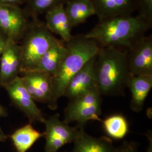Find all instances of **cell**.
Returning <instances> with one entry per match:
<instances>
[{"instance_id": "6", "label": "cell", "mask_w": 152, "mask_h": 152, "mask_svg": "<svg viewBox=\"0 0 152 152\" xmlns=\"http://www.w3.org/2000/svg\"><path fill=\"white\" fill-rule=\"evenodd\" d=\"M45 131L43 132L46 140L45 152H58L66 144L73 143L77 136L80 127H72L64 121L60 120V115L54 114L44 120Z\"/></svg>"}, {"instance_id": "10", "label": "cell", "mask_w": 152, "mask_h": 152, "mask_svg": "<svg viewBox=\"0 0 152 152\" xmlns=\"http://www.w3.org/2000/svg\"><path fill=\"white\" fill-rule=\"evenodd\" d=\"M20 45L7 39L0 56V86L4 87L19 76L22 72Z\"/></svg>"}, {"instance_id": "29", "label": "cell", "mask_w": 152, "mask_h": 152, "mask_svg": "<svg viewBox=\"0 0 152 152\" xmlns=\"http://www.w3.org/2000/svg\"></svg>"}, {"instance_id": "12", "label": "cell", "mask_w": 152, "mask_h": 152, "mask_svg": "<svg viewBox=\"0 0 152 152\" xmlns=\"http://www.w3.org/2000/svg\"><path fill=\"white\" fill-rule=\"evenodd\" d=\"M20 76L24 86L36 102L48 104L51 96L52 76L37 71H29Z\"/></svg>"}, {"instance_id": "21", "label": "cell", "mask_w": 152, "mask_h": 152, "mask_svg": "<svg viewBox=\"0 0 152 152\" xmlns=\"http://www.w3.org/2000/svg\"><path fill=\"white\" fill-rule=\"evenodd\" d=\"M69 0H28L23 10L26 15L32 19L38 18L39 15L46 12L56 6L65 5Z\"/></svg>"}, {"instance_id": "7", "label": "cell", "mask_w": 152, "mask_h": 152, "mask_svg": "<svg viewBox=\"0 0 152 152\" xmlns=\"http://www.w3.org/2000/svg\"><path fill=\"white\" fill-rule=\"evenodd\" d=\"M30 22L19 6L0 4V31L7 39L16 42L22 40Z\"/></svg>"}, {"instance_id": "24", "label": "cell", "mask_w": 152, "mask_h": 152, "mask_svg": "<svg viewBox=\"0 0 152 152\" xmlns=\"http://www.w3.org/2000/svg\"><path fill=\"white\" fill-rule=\"evenodd\" d=\"M28 0H0V4L19 6L27 3Z\"/></svg>"}, {"instance_id": "26", "label": "cell", "mask_w": 152, "mask_h": 152, "mask_svg": "<svg viewBox=\"0 0 152 152\" xmlns=\"http://www.w3.org/2000/svg\"><path fill=\"white\" fill-rule=\"evenodd\" d=\"M147 137L149 141V144H148V147L147 148V152H152V132L151 131H149L148 132L147 134Z\"/></svg>"}, {"instance_id": "3", "label": "cell", "mask_w": 152, "mask_h": 152, "mask_svg": "<svg viewBox=\"0 0 152 152\" xmlns=\"http://www.w3.org/2000/svg\"><path fill=\"white\" fill-rule=\"evenodd\" d=\"M96 85L102 96H124L131 73L126 51L100 47L94 64Z\"/></svg>"}, {"instance_id": "18", "label": "cell", "mask_w": 152, "mask_h": 152, "mask_svg": "<svg viewBox=\"0 0 152 152\" xmlns=\"http://www.w3.org/2000/svg\"><path fill=\"white\" fill-rule=\"evenodd\" d=\"M64 7L73 27L79 26L88 18L95 15L90 0H69Z\"/></svg>"}, {"instance_id": "23", "label": "cell", "mask_w": 152, "mask_h": 152, "mask_svg": "<svg viewBox=\"0 0 152 152\" xmlns=\"http://www.w3.org/2000/svg\"><path fill=\"white\" fill-rule=\"evenodd\" d=\"M115 152H139L138 147L134 141H125L120 147L116 148Z\"/></svg>"}, {"instance_id": "1", "label": "cell", "mask_w": 152, "mask_h": 152, "mask_svg": "<svg viewBox=\"0 0 152 152\" xmlns=\"http://www.w3.org/2000/svg\"><path fill=\"white\" fill-rule=\"evenodd\" d=\"M152 27V22L137 15L115 16L99 20L90 32L85 34L100 47H113L127 50Z\"/></svg>"}, {"instance_id": "13", "label": "cell", "mask_w": 152, "mask_h": 152, "mask_svg": "<svg viewBox=\"0 0 152 152\" xmlns=\"http://www.w3.org/2000/svg\"><path fill=\"white\" fill-rule=\"evenodd\" d=\"M99 20L129 16L137 10L138 0H90Z\"/></svg>"}, {"instance_id": "27", "label": "cell", "mask_w": 152, "mask_h": 152, "mask_svg": "<svg viewBox=\"0 0 152 152\" xmlns=\"http://www.w3.org/2000/svg\"><path fill=\"white\" fill-rule=\"evenodd\" d=\"M8 137L9 136L7 135L4 132V131L1 129V128L0 127V142L5 141L7 139Z\"/></svg>"}, {"instance_id": "9", "label": "cell", "mask_w": 152, "mask_h": 152, "mask_svg": "<svg viewBox=\"0 0 152 152\" xmlns=\"http://www.w3.org/2000/svg\"><path fill=\"white\" fill-rule=\"evenodd\" d=\"M131 75H152V36H144L125 50Z\"/></svg>"}, {"instance_id": "11", "label": "cell", "mask_w": 152, "mask_h": 152, "mask_svg": "<svg viewBox=\"0 0 152 152\" xmlns=\"http://www.w3.org/2000/svg\"><path fill=\"white\" fill-rule=\"evenodd\" d=\"M96 57V55L87 61L81 69L73 76L65 87L63 96L71 100L97 86L94 71Z\"/></svg>"}, {"instance_id": "2", "label": "cell", "mask_w": 152, "mask_h": 152, "mask_svg": "<svg viewBox=\"0 0 152 152\" xmlns=\"http://www.w3.org/2000/svg\"><path fill=\"white\" fill-rule=\"evenodd\" d=\"M66 45V54L52 76L51 96L48 104L51 110L58 108V100L63 96L65 87L73 76L96 55L100 48L95 41L87 38L85 34L73 36Z\"/></svg>"}, {"instance_id": "25", "label": "cell", "mask_w": 152, "mask_h": 152, "mask_svg": "<svg viewBox=\"0 0 152 152\" xmlns=\"http://www.w3.org/2000/svg\"><path fill=\"white\" fill-rule=\"evenodd\" d=\"M7 38L5 35L0 31V56L5 46Z\"/></svg>"}, {"instance_id": "19", "label": "cell", "mask_w": 152, "mask_h": 152, "mask_svg": "<svg viewBox=\"0 0 152 152\" xmlns=\"http://www.w3.org/2000/svg\"><path fill=\"white\" fill-rule=\"evenodd\" d=\"M9 136L17 152H27L39 138L44 137V134L36 130L29 122Z\"/></svg>"}, {"instance_id": "5", "label": "cell", "mask_w": 152, "mask_h": 152, "mask_svg": "<svg viewBox=\"0 0 152 152\" xmlns=\"http://www.w3.org/2000/svg\"><path fill=\"white\" fill-rule=\"evenodd\" d=\"M102 95L97 86L87 92L69 100L64 110L66 123L77 122L78 126L83 127L90 121L102 122Z\"/></svg>"}, {"instance_id": "14", "label": "cell", "mask_w": 152, "mask_h": 152, "mask_svg": "<svg viewBox=\"0 0 152 152\" xmlns=\"http://www.w3.org/2000/svg\"><path fill=\"white\" fill-rule=\"evenodd\" d=\"M67 52L66 42L55 38L51 46L31 71H37L53 76L58 69Z\"/></svg>"}, {"instance_id": "22", "label": "cell", "mask_w": 152, "mask_h": 152, "mask_svg": "<svg viewBox=\"0 0 152 152\" xmlns=\"http://www.w3.org/2000/svg\"><path fill=\"white\" fill-rule=\"evenodd\" d=\"M137 15L152 22V0H138Z\"/></svg>"}, {"instance_id": "28", "label": "cell", "mask_w": 152, "mask_h": 152, "mask_svg": "<svg viewBox=\"0 0 152 152\" xmlns=\"http://www.w3.org/2000/svg\"><path fill=\"white\" fill-rule=\"evenodd\" d=\"M7 114V113L5 108L0 104V118L6 117Z\"/></svg>"}, {"instance_id": "15", "label": "cell", "mask_w": 152, "mask_h": 152, "mask_svg": "<svg viewBox=\"0 0 152 152\" xmlns=\"http://www.w3.org/2000/svg\"><path fill=\"white\" fill-rule=\"evenodd\" d=\"M64 5L56 6L45 13V24L51 32L59 36L61 39L68 42L73 37V26Z\"/></svg>"}, {"instance_id": "17", "label": "cell", "mask_w": 152, "mask_h": 152, "mask_svg": "<svg viewBox=\"0 0 152 152\" xmlns=\"http://www.w3.org/2000/svg\"><path fill=\"white\" fill-rule=\"evenodd\" d=\"M127 88L130 89L131 94V110L135 113L141 112L152 89V75H131L128 82Z\"/></svg>"}, {"instance_id": "20", "label": "cell", "mask_w": 152, "mask_h": 152, "mask_svg": "<svg viewBox=\"0 0 152 152\" xmlns=\"http://www.w3.org/2000/svg\"><path fill=\"white\" fill-rule=\"evenodd\" d=\"M102 122L106 134L114 139H122L129 132L128 122L122 114H113L102 120Z\"/></svg>"}, {"instance_id": "4", "label": "cell", "mask_w": 152, "mask_h": 152, "mask_svg": "<svg viewBox=\"0 0 152 152\" xmlns=\"http://www.w3.org/2000/svg\"><path fill=\"white\" fill-rule=\"evenodd\" d=\"M55 38L45 23L38 18L31 21L20 45L22 50L21 74L32 71Z\"/></svg>"}, {"instance_id": "8", "label": "cell", "mask_w": 152, "mask_h": 152, "mask_svg": "<svg viewBox=\"0 0 152 152\" xmlns=\"http://www.w3.org/2000/svg\"><path fill=\"white\" fill-rule=\"evenodd\" d=\"M3 87L12 103L24 113L30 123L44 122L45 118L43 113L24 86L20 76Z\"/></svg>"}, {"instance_id": "16", "label": "cell", "mask_w": 152, "mask_h": 152, "mask_svg": "<svg viewBox=\"0 0 152 152\" xmlns=\"http://www.w3.org/2000/svg\"><path fill=\"white\" fill-rule=\"evenodd\" d=\"M72 152H115L116 148L112 139L107 136L95 137L87 134L80 127Z\"/></svg>"}]
</instances>
